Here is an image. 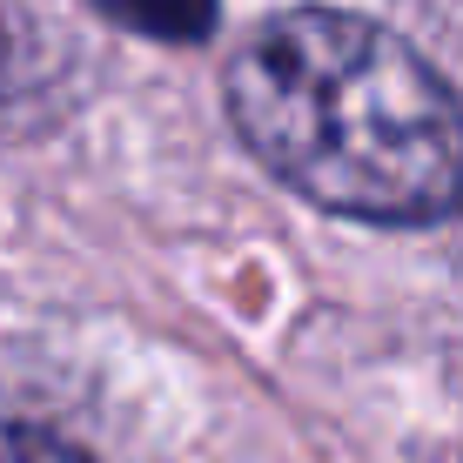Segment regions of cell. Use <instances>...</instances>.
<instances>
[{
    "label": "cell",
    "instance_id": "cell-1",
    "mask_svg": "<svg viewBox=\"0 0 463 463\" xmlns=\"http://www.w3.org/2000/svg\"><path fill=\"white\" fill-rule=\"evenodd\" d=\"M249 155L316 209L423 229L463 209V101L403 34L349 7H289L229 61Z\"/></svg>",
    "mask_w": 463,
    "mask_h": 463
},
{
    "label": "cell",
    "instance_id": "cell-2",
    "mask_svg": "<svg viewBox=\"0 0 463 463\" xmlns=\"http://www.w3.org/2000/svg\"><path fill=\"white\" fill-rule=\"evenodd\" d=\"M121 27L135 34H162V41H202L215 27V0H101Z\"/></svg>",
    "mask_w": 463,
    "mask_h": 463
},
{
    "label": "cell",
    "instance_id": "cell-3",
    "mask_svg": "<svg viewBox=\"0 0 463 463\" xmlns=\"http://www.w3.org/2000/svg\"><path fill=\"white\" fill-rule=\"evenodd\" d=\"M0 463H88L74 443L47 437V430H27V423H0Z\"/></svg>",
    "mask_w": 463,
    "mask_h": 463
}]
</instances>
